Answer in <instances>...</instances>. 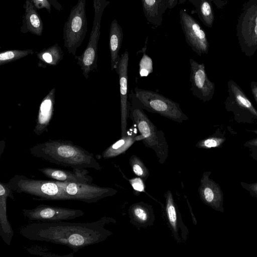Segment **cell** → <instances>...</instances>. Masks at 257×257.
I'll return each instance as SVG.
<instances>
[{
  "label": "cell",
  "mask_w": 257,
  "mask_h": 257,
  "mask_svg": "<svg viewBox=\"0 0 257 257\" xmlns=\"http://www.w3.org/2000/svg\"><path fill=\"white\" fill-rule=\"evenodd\" d=\"M83 2L86 3V0H82Z\"/></svg>",
  "instance_id": "39"
},
{
  "label": "cell",
  "mask_w": 257,
  "mask_h": 257,
  "mask_svg": "<svg viewBox=\"0 0 257 257\" xmlns=\"http://www.w3.org/2000/svg\"><path fill=\"white\" fill-rule=\"evenodd\" d=\"M123 39L121 28L117 21L114 19L111 23L109 30V46L110 52L111 70H116L120 60L119 52Z\"/></svg>",
  "instance_id": "18"
},
{
  "label": "cell",
  "mask_w": 257,
  "mask_h": 257,
  "mask_svg": "<svg viewBox=\"0 0 257 257\" xmlns=\"http://www.w3.org/2000/svg\"><path fill=\"white\" fill-rule=\"evenodd\" d=\"M144 10L148 18H154L158 14L159 0H142Z\"/></svg>",
  "instance_id": "26"
},
{
  "label": "cell",
  "mask_w": 257,
  "mask_h": 257,
  "mask_svg": "<svg viewBox=\"0 0 257 257\" xmlns=\"http://www.w3.org/2000/svg\"><path fill=\"white\" fill-rule=\"evenodd\" d=\"M69 200H77L88 203L97 201L109 193L108 189L93 184L67 182L56 181Z\"/></svg>",
  "instance_id": "10"
},
{
  "label": "cell",
  "mask_w": 257,
  "mask_h": 257,
  "mask_svg": "<svg viewBox=\"0 0 257 257\" xmlns=\"http://www.w3.org/2000/svg\"><path fill=\"white\" fill-rule=\"evenodd\" d=\"M134 189L137 191H142L144 190V185L139 178H136L131 181Z\"/></svg>",
  "instance_id": "32"
},
{
  "label": "cell",
  "mask_w": 257,
  "mask_h": 257,
  "mask_svg": "<svg viewBox=\"0 0 257 257\" xmlns=\"http://www.w3.org/2000/svg\"><path fill=\"white\" fill-rule=\"evenodd\" d=\"M225 141L226 138L223 135H213L199 141L197 146L206 149L220 148Z\"/></svg>",
  "instance_id": "23"
},
{
  "label": "cell",
  "mask_w": 257,
  "mask_h": 257,
  "mask_svg": "<svg viewBox=\"0 0 257 257\" xmlns=\"http://www.w3.org/2000/svg\"><path fill=\"white\" fill-rule=\"evenodd\" d=\"M109 3V1L106 0H93L94 15L88 42L82 54L80 56H74L86 79L89 77L91 71L97 69L98 43L100 35L101 20L104 9Z\"/></svg>",
  "instance_id": "6"
},
{
  "label": "cell",
  "mask_w": 257,
  "mask_h": 257,
  "mask_svg": "<svg viewBox=\"0 0 257 257\" xmlns=\"http://www.w3.org/2000/svg\"><path fill=\"white\" fill-rule=\"evenodd\" d=\"M244 146L249 150L250 157L257 161V138L246 142Z\"/></svg>",
  "instance_id": "28"
},
{
  "label": "cell",
  "mask_w": 257,
  "mask_h": 257,
  "mask_svg": "<svg viewBox=\"0 0 257 257\" xmlns=\"http://www.w3.org/2000/svg\"><path fill=\"white\" fill-rule=\"evenodd\" d=\"M14 199L13 191L7 183H0V235L3 240L10 245L14 231L8 220L7 212V199Z\"/></svg>",
  "instance_id": "16"
},
{
  "label": "cell",
  "mask_w": 257,
  "mask_h": 257,
  "mask_svg": "<svg viewBox=\"0 0 257 257\" xmlns=\"http://www.w3.org/2000/svg\"><path fill=\"white\" fill-rule=\"evenodd\" d=\"M200 13L205 24L211 27L214 21V14L211 5L207 1H202L200 6Z\"/></svg>",
  "instance_id": "24"
},
{
  "label": "cell",
  "mask_w": 257,
  "mask_h": 257,
  "mask_svg": "<svg viewBox=\"0 0 257 257\" xmlns=\"http://www.w3.org/2000/svg\"><path fill=\"white\" fill-rule=\"evenodd\" d=\"M38 10L45 9L49 13L51 12L52 5L48 0H30Z\"/></svg>",
  "instance_id": "30"
},
{
  "label": "cell",
  "mask_w": 257,
  "mask_h": 257,
  "mask_svg": "<svg viewBox=\"0 0 257 257\" xmlns=\"http://www.w3.org/2000/svg\"><path fill=\"white\" fill-rule=\"evenodd\" d=\"M52 6L59 12H60L63 9L62 5L57 0H48Z\"/></svg>",
  "instance_id": "35"
},
{
  "label": "cell",
  "mask_w": 257,
  "mask_h": 257,
  "mask_svg": "<svg viewBox=\"0 0 257 257\" xmlns=\"http://www.w3.org/2000/svg\"><path fill=\"white\" fill-rule=\"evenodd\" d=\"M30 152L35 157L73 169L101 168L92 153L70 141L50 139L30 148Z\"/></svg>",
  "instance_id": "2"
},
{
  "label": "cell",
  "mask_w": 257,
  "mask_h": 257,
  "mask_svg": "<svg viewBox=\"0 0 257 257\" xmlns=\"http://www.w3.org/2000/svg\"><path fill=\"white\" fill-rule=\"evenodd\" d=\"M32 49L9 50L0 53V65H3L17 60L22 59L29 55L33 54Z\"/></svg>",
  "instance_id": "22"
},
{
  "label": "cell",
  "mask_w": 257,
  "mask_h": 257,
  "mask_svg": "<svg viewBox=\"0 0 257 257\" xmlns=\"http://www.w3.org/2000/svg\"><path fill=\"white\" fill-rule=\"evenodd\" d=\"M227 96L225 101V108L234 115L238 123L253 124L257 123V110L240 87L233 80L227 83Z\"/></svg>",
  "instance_id": "8"
},
{
  "label": "cell",
  "mask_w": 257,
  "mask_h": 257,
  "mask_svg": "<svg viewBox=\"0 0 257 257\" xmlns=\"http://www.w3.org/2000/svg\"><path fill=\"white\" fill-rule=\"evenodd\" d=\"M190 90L193 95L205 102L210 101L214 95L215 85L208 78L204 63H199L190 58Z\"/></svg>",
  "instance_id": "11"
},
{
  "label": "cell",
  "mask_w": 257,
  "mask_h": 257,
  "mask_svg": "<svg viewBox=\"0 0 257 257\" xmlns=\"http://www.w3.org/2000/svg\"><path fill=\"white\" fill-rule=\"evenodd\" d=\"M149 64H152V59L148 55L144 54L140 63V75L141 76H147L146 70V69L148 74L153 71V70H151L147 66H146V65Z\"/></svg>",
  "instance_id": "27"
},
{
  "label": "cell",
  "mask_w": 257,
  "mask_h": 257,
  "mask_svg": "<svg viewBox=\"0 0 257 257\" xmlns=\"http://www.w3.org/2000/svg\"><path fill=\"white\" fill-rule=\"evenodd\" d=\"M10 188L18 193H25L44 201L69 200L55 180L30 178L23 175H15L7 183Z\"/></svg>",
  "instance_id": "4"
},
{
  "label": "cell",
  "mask_w": 257,
  "mask_h": 257,
  "mask_svg": "<svg viewBox=\"0 0 257 257\" xmlns=\"http://www.w3.org/2000/svg\"><path fill=\"white\" fill-rule=\"evenodd\" d=\"M177 0H168V3L170 6H171L173 4V3Z\"/></svg>",
  "instance_id": "38"
},
{
  "label": "cell",
  "mask_w": 257,
  "mask_h": 257,
  "mask_svg": "<svg viewBox=\"0 0 257 257\" xmlns=\"http://www.w3.org/2000/svg\"><path fill=\"white\" fill-rule=\"evenodd\" d=\"M25 10L22 17V24L20 27L22 33H30L38 36L42 34L44 26L37 9L30 0H26L23 5Z\"/></svg>",
  "instance_id": "17"
},
{
  "label": "cell",
  "mask_w": 257,
  "mask_h": 257,
  "mask_svg": "<svg viewBox=\"0 0 257 257\" xmlns=\"http://www.w3.org/2000/svg\"><path fill=\"white\" fill-rule=\"evenodd\" d=\"M22 214L24 217L31 221L59 222L67 221L84 214V212L78 209L40 204L32 209H23Z\"/></svg>",
  "instance_id": "9"
},
{
  "label": "cell",
  "mask_w": 257,
  "mask_h": 257,
  "mask_svg": "<svg viewBox=\"0 0 257 257\" xmlns=\"http://www.w3.org/2000/svg\"><path fill=\"white\" fill-rule=\"evenodd\" d=\"M168 214L170 222L172 224H175L176 220V214L175 209L172 204L170 203L167 207Z\"/></svg>",
  "instance_id": "31"
},
{
  "label": "cell",
  "mask_w": 257,
  "mask_h": 257,
  "mask_svg": "<svg viewBox=\"0 0 257 257\" xmlns=\"http://www.w3.org/2000/svg\"><path fill=\"white\" fill-rule=\"evenodd\" d=\"M236 36L241 50L252 56L257 50V0L243 4L236 26Z\"/></svg>",
  "instance_id": "5"
},
{
  "label": "cell",
  "mask_w": 257,
  "mask_h": 257,
  "mask_svg": "<svg viewBox=\"0 0 257 257\" xmlns=\"http://www.w3.org/2000/svg\"><path fill=\"white\" fill-rule=\"evenodd\" d=\"M136 131V127L134 125L127 131L125 136L121 137L120 140L115 142L103 152V157L106 158L114 156L131 146L135 141V138L137 136Z\"/></svg>",
  "instance_id": "21"
},
{
  "label": "cell",
  "mask_w": 257,
  "mask_h": 257,
  "mask_svg": "<svg viewBox=\"0 0 257 257\" xmlns=\"http://www.w3.org/2000/svg\"><path fill=\"white\" fill-rule=\"evenodd\" d=\"M135 214L141 220L145 221L147 219V215L145 212L141 208L135 209Z\"/></svg>",
  "instance_id": "33"
},
{
  "label": "cell",
  "mask_w": 257,
  "mask_h": 257,
  "mask_svg": "<svg viewBox=\"0 0 257 257\" xmlns=\"http://www.w3.org/2000/svg\"><path fill=\"white\" fill-rule=\"evenodd\" d=\"M129 94L140 107L148 112L157 113L179 123L189 119L179 103L156 92L136 87Z\"/></svg>",
  "instance_id": "3"
},
{
  "label": "cell",
  "mask_w": 257,
  "mask_h": 257,
  "mask_svg": "<svg viewBox=\"0 0 257 257\" xmlns=\"http://www.w3.org/2000/svg\"><path fill=\"white\" fill-rule=\"evenodd\" d=\"M205 185L203 194L205 201L216 210L224 212L223 194L220 187L212 181Z\"/></svg>",
  "instance_id": "20"
},
{
  "label": "cell",
  "mask_w": 257,
  "mask_h": 257,
  "mask_svg": "<svg viewBox=\"0 0 257 257\" xmlns=\"http://www.w3.org/2000/svg\"><path fill=\"white\" fill-rule=\"evenodd\" d=\"M133 170L134 173L138 176H141L143 174V171L139 165H134L133 166Z\"/></svg>",
  "instance_id": "36"
},
{
  "label": "cell",
  "mask_w": 257,
  "mask_h": 257,
  "mask_svg": "<svg viewBox=\"0 0 257 257\" xmlns=\"http://www.w3.org/2000/svg\"><path fill=\"white\" fill-rule=\"evenodd\" d=\"M241 186L246 190L252 197L257 200V182L253 183L240 182Z\"/></svg>",
  "instance_id": "29"
},
{
  "label": "cell",
  "mask_w": 257,
  "mask_h": 257,
  "mask_svg": "<svg viewBox=\"0 0 257 257\" xmlns=\"http://www.w3.org/2000/svg\"><path fill=\"white\" fill-rule=\"evenodd\" d=\"M128 58V53L125 50L121 55L117 68L115 70L119 77L121 137L125 136L127 134V122L129 116L130 103L127 100Z\"/></svg>",
  "instance_id": "13"
},
{
  "label": "cell",
  "mask_w": 257,
  "mask_h": 257,
  "mask_svg": "<svg viewBox=\"0 0 257 257\" xmlns=\"http://www.w3.org/2000/svg\"><path fill=\"white\" fill-rule=\"evenodd\" d=\"M105 220L86 223L36 222L25 224L19 233L32 241H47L68 246L73 252L104 240L106 232L103 228Z\"/></svg>",
  "instance_id": "1"
},
{
  "label": "cell",
  "mask_w": 257,
  "mask_h": 257,
  "mask_svg": "<svg viewBox=\"0 0 257 257\" xmlns=\"http://www.w3.org/2000/svg\"><path fill=\"white\" fill-rule=\"evenodd\" d=\"M55 88H53L44 97L39 105L33 132L37 136L48 132V127L53 115L55 100Z\"/></svg>",
  "instance_id": "15"
},
{
  "label": "cell",
  "mask_w": 257,
  "mask_h": 257,
  "mask_svg": "<svg viewBox=\"0 0 257 257\" xmlns=\"http://www.w3.org/2000/svg\"><path fill=\"white\" fill-rule=\"evenodd\" d=\"M26 249L31 254L41 255L43 256H73L72 254L68 255H59L51 252L48 248L39 246L38 245H34L28 247Z\"/></svg>",
  "instance_id": "25"
},
{
  "label": "cell",
  "mask_w": 257,
  "mask_h": 257,
  "mask_svg": "<svg viewBox=\"0 0 257 257\" xmlns=\"http://www.w3.org/2000/svg\"><path fill=\"white\" fill-rule=\"evenodd\" d=\"M250 88L252 95L257 103V82L251 81L250 83Z\"/></svg>",
  "instance_id": "34"
},
{
  "label": "cell",
  "mask_w": 257,
  "mask_h": 257,
  "mask_svg": "<svg viewBox=\"0 0 257 257\" xmlns=\"http://www.w3.org/2000/svg\"><path fill=\"white\" fill-rule=\"evenodd\" d=\"M38 170L47 177L53 180L80 183L93 184V178L88 175L87 169H73L69 171L62 169L45 167Z\"/></svg>",
  "instance_id": "14"
},
{
  "label": "cell",
  "mask_w": 257,
  "mask_h": 257,
  "mask_svg": "<svg viewBox=\"0 0 257 257\" xmlns=\"http://www.w3.org/2000/svg\"><path fill=\"white\" fill-rule=\"evenodd\" d=\"M39 67L57 66L63 58V52L58 44H55L36 53Z\"/></svg>",
  "instance_id": "19"
},
{
  "label": "cell",
  "mask_w": 257,
  "mask_h": 257,
  "mask_svg": "<svg viewBox=\"0 0 257 257\" xmlns=\"http://www.w3.org/2000/svg\"><path fill=\"white\" fill-rule=\"evenodd\" d=\"M182 29L187 43L199 56L208 53L209 44L206 34L199 24L184 11L180 12Z\"/></svg>",
  "instance_id": "12"
},
{
  "label": "cell",
  "mask_w": 257,
  "mask_h": 257,
  "mask_svg": "<svg viewBox=\"0 0 257 257\" xmlns=\"http://www.w3.org/2000/svg\"><path fill=\"white\" fill-rule=\"evenodd\" d=\"M85 4L82 0H78L71 8L63 29L64 46L69 53L74 56L87 31Z\"/></svg>",
  "instance_id": "7"
},
{
  "label": "cell",
  "mask_w": 257,
  "mask_h": 257,
  "mask_svg": "<svg viewBox=\"0 0 257 257\" xmlns=\"http://www.w3.org/2000/svg\"><path fill=\"white\" fill-rule=\"evenodd\" d=\"M4 143H3V145H1V154H0V156H1L2 154L3 153V151H4V149L5 148V142H4Z\"/></svg>",
  "instance_id": "37"
}]
</instances>
